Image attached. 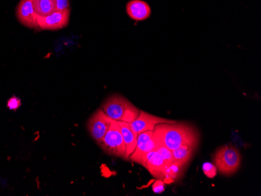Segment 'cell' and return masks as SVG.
Instances as JSON below:
<instances>
[{
	"instance_id": "cell-1",
	"label": "cell",
	"mask_w": 261,
	"mask_h": 196,
	"mask_svg": "<svg viewBox=\"0 0 261 196\" xmlns=\"http://www.w3.org/2000/svg\"><path fill=\"white\" fill-rule=\"evenodd\" d=\"M154 137L171 151L183 145L198 148L200 134L195 126L186 122L163 123L155 126Z\"/></svg>"
},
{
	"instance_id": "cell-2",
	"label": "cell",
	"mask_w": 261,
	"mask_h": 196,
	"mask_svg": "<svg viewBox=\"0 0 261 196\" xmlns=\"http://www.w3.org/2000/svg\"><path fill=\"white\" fill-rule=\"evenodd\" d=\"M101 108L113 121L129 124L134 121L140 113V109L128 99L118 94L108 97L104 101Z\"/></svg>"
},
{
	"instance_id": "cell-3",
	"label": "cell",
	"mask_w": 261,
	"mask_h": 196,
	"mask_svg": "<svg viewBox=\"0 0 261 196\" xmlns=\"http://www.w3.org/2000/svg\"><path fill=\"white\" fill-rule=\"evenodd\" d=\"M217 170L224 176L234 175L241 166L242 156L237 148L225 145L217 149L213 156Z\"/></svg>"
},
{
	"instance_id": "cell-4",
	"label": "cell",
	"mask_w": 261,
	"mask_h": 196,
	"mask_svg": "<svg viewBox=\"0 0 261 196\" xmlns=\"http://www.w3.org/2000/svg\"><path fill=\"white\" fill-rule=\"evenodd\" d=\"M98 145L107 154L126 160L124 139L117 121H113L108 132Z\"/></svg>"
},
{
	"instance_id": "cell-5",
	"label": "cell",
	"mask_w": 261,
	"mask_h": 196,
	"mask_svg": "<svg viewBox=\"0 0 261 196\" xmlns=\"http://www.w3.org/2000/svg\"><path fill=\"white\" fill-rule=\"evenodd\" d=\"M112 122L113 120L104 113L102 108H99L95 111L89 118L87 123L88 130L97 144L102 141Z\"/></svg>"
},
{
	"instance_id": "cell-6",
	"label": "cell",
	"mask_w": 261,
	"mask_h": 196,
	"mask_svg": "<svg viewBox=\"0 0 261 196\" xmlns=\"http://www.w3.org/2000/svg\"><path fill=\"white\" fill-rule=\"evenodd\" d=\"M156 143L152 131H146L138 134L137 144L133 154L130 155V161L133 163L142 165L144 163L146 156L149 153L156 150Z\"/></svg>"
},
{
	"instance_id": "cell-7",
	"label": "cell",
	"mask_w": 261,
	"mask_h": 196,
	"mask_svg": "<svg viewBox=\"0 0 261 196\" xmlns=\"http://www.w3.org/2000/svg\"><path fill=\"white\" fill-rule=\"evenodd\" d=\"M70 21V9L56 10L52 14L38 17L39 30L57 31L68 25Z\"/></svg>"
},
{
	"instance_id": "cell-8",
	"label": "cell",
	"mask_w": 261,
	"mask_h": 196,
	"mask_svg": "<svg viewBox=\"0 0 261 196\" xmlns=\"http://www.w3.org/2000/svg\"><path fill=\"white\" fill-rule=\"evenodd\" d=\"M175 121L166 119L154 116L149 113L140 110L139 116L133 122L130 123V127L136 134H139L146 131H153L155 126L163 123H174Z\"/></svg>"
},
{
	"instance_id": "cell-9",
	"label": "cell",
	"mask_w": 261,
	"mask_h": 196,
	"mask_svg": "<svg viewBox=\"0 0 261 196\" xmlns=\"http://www.w3.org/2000/svg\"><path fill=\"white\" fill-rule=\"evenodd\" d=\"M17 17L20 24L29 29H39L38 15L34 7L33 0H20L17 7Z\"/></svg>"
},
{
	"instance_id": "cell-10",
	"label": "cell",
	"mask_w": 261,
	"mask_h": 196,
	"mask_svg": "<svg viewBox=\"0 0 261 196\" xmlns=\"http://www.w3.org/2000/svg\"><path fill=\"white\" fill-rule=\"evenodd\" d=\"M142 166L146 168L154 178L163 180L166 165L162 156L156 150L148 154Z\"/></svg>"
},
{
	"instance_id": "cell-11",
	"label": "cell",
	"mask_w": 261,
	"mask_h": 196,
	"mask_svg": "<svg viewBox=\"0 0 261 196\" xmlns=\"http://www.w3.org/2000/svg\"><path fill=\"white\" fill-rule=\"evenodd\" d=\"M126 12L130 19L142 21L151 16V8L143 0H130L126 5Z\"/></svg>"
},
{
	"instance_id": "cell-12",
	"label": "cell",
	"mask_w": 261,
	"mask_h": 196,
	"mask_svg": "<svg viewBox=\"0 0 261 196\" xmlns=\"http://www.w3.org/2000/svg\"><path fill=\"white\" fill-rule=\"evenodd\" d=\"M121 128V133H122L123 139H124V149H125V158L126 160H130L129 157L133 154L137 144L138 134H136L132 130L129 123L121 122L117 121Z\"/></svg>"
},
{
	"instance_id": "cell-13",
	"label": "cell",
	"mask_w": 261,
	"mask_h": 196,
	"mask_svg": "<svg viewBox=\"0 0 261 196\" xmlns=\"http://www.w3.org/2000/svg\"><path fill=\"white\" fill-rule=\"evenodd\" d=\"M187 166L174 161L171 164L166 167L164 173L163 181L164 183H173L178 181L184 175Z\"/></svg>"
},
{
	"instance_id": "cell-14",
	"label": "cell",
	"mask_w": 261,
	"mask_h": 196,
	"mask_svg": "<svg viewBox=\"0 0 261 196\" xmlns=\"http://www.w3.org/2000/svg\"><path fill=\"white\" fill-rule=\"evenodd\" d=\"M197 148L194 146L183 145L177 149L172 151L173 157L174 161L185 165L189 166V163L191 162Z\"/></svg>"
},
{
	"instance_id": "cell-15",
	"label": "cell",
	"mask_w": 261,
	"mask_h": 196,
	"mask_svg": "<svg viewBox=\"0 0 261 196\" xmlns=\"http://www.w3.org/2000/svg\"><path fill=\"white\" fill-rule=\"evenodd\" d=\"M33 4L39 16H46L57 10L54 0H33Z\"/></svg>"
},
{
	"instance_id": "cell-16",
	"label": "cell",
	"mask_w": 261,
	"mask_h": 196,
	"mask_svg": "<svg viewBox=\"0 0 261 196\" xmlns=\"http://www.w3.org/2000/svg\"><path fill=\"white\" fill-rule=\"evenodd\" d=\"M156 150L161 155L163 159H164L166 167L174 162V157H173L172 151H171V149H168V147H166L164 145L156 143Z\"/></svg>"
},
{
	"instance_id": "cell-17",
	"label": "cell",
	"mask_w": 261,
	"mask_h": 196,
	"mask_svg": "<svg viewBox=\"0 0 261 196\" xmlns=\"http://www.w3.org/2000/svg\"><path fill=\"white\" fill-rule=\"evenodd\" d=\"M203 171L208 178H214L217 175L218 170L215 164L211 163H205L203 165Z\"/></svg>"
},
{
	"instance_id": "cell-18",
	"label": "cell",
	"mask_w": 261,
	"mask_h": 196,
	"mask_svg": "<svg viewBox=\"0 0 261 196\" xmlns=\"http://www.w3.org/2000/svg\"><path fill=\"white\" fill-rule=\"evenodd\" d=\"M20 105H21V101L19 98L16 97V96H13L9 99L7 102V107L10 109V110H17L19 109Z\"/></svg>"
},
{
	"instance_id": "cell-19",
	"label": "cell",
	"mask_w": 261,
	"mask_h": 196,
	"mask_svg": "<svg viewBox=\"0 0 261 196\" xmlns=\"http://www.w3.org/2000/svg\"><path fill=\"white\" fill-rule=\"evenodd\" d=\"M152 191L156 194H161L165 191V183L163 180L156 179L152 186Z\"/></svg>"
},
{
	"instance_id": "cell-20",
	"label": "cell",
	"mask_w": 261,
	"mask_h": 196,
	"mask_svg": "<svg viewBox=\"0 0 261 196\" xmlns=\"http://www.w3.org/2000/svg\"><path fill=\"white\" fill-rule=\"evenodd\" d=\"M55 1L57 9L58 10H66V9H70V4H69V0H54Z\"/></svg>"
}]
</instances>
